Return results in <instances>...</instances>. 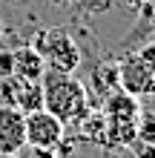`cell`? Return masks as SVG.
Returning a JSON list of instances; mask_svg holds the SVG:
<instances>
[{
    "instance_id": "cell-11",
    "label": "cell",
    "mask_w": 155,
    "mask_h": 158,
    "mask_svg": "<svg viewBox=\"0 0 155 158\" xmlns=\"http://www.w3.org/2000/svg\"><path fill=\"white\" fill-rule=\"evenodd\" d=\"M135 158H155V144H141V141H138Z\"/></svg>"
},
{
    "instance_id": "cell-1",
    "label": "cell",
    "mask_w": 155,
    "mask_h": 158,
    "mask_svg": "<svg viewBox=\"0 0 155 158\" xmlns=\"http://www.w3.org/2000/svg\"><path fill=\"white\" fill-rule=\"evenodd\" d=\"M40 89H43V109H49L63 124H75L89 115V89L80 78L46 69L40 78Z\"/></svg>"
},
{
    "instance_id": "cell-2",
    "label": "cell",
    "mask_w": 155,
    "mask_h": 158,
    "mask_svg": "<svg viewBox=\"0 0 155 158\" xmlns=\"http://www.w3.org/2000/svg\"><path fill=\"white\" fill-rule=\"evenodd\" d=\"M32 46L40 52L43 63L49 72H66L75 75L80 66V46L75 43V38L63 29V26H49L40 35H35Z\"/></svg>"
},
{
    "instance_id": "cell-5",
    "label": "cell",
    "mask_w": 155,
    "mask_h": 158,
    "mask_svg": "<svg viewBox=\"0 0 155 158\" xmlns=\"http://www.w3.org/2000/svg\"><path fill=\"white\" fill-rule=\"evenodd\" d=\"M118 86L135 98H149V78H147V69H144L138 52H129L118 63Z\"/></svg>"
},
{
    "instance_id": "cell-9",
    "label": "cell",
    "mask_w": 155,
    "mask_h": 158,
    "mask_svg": "<svg viewBox=\"0 0 155 158\" xmlns=\"http://www.w3.org/2000/svg\"><path fill=\"white\" fill-rule=\"evenodd\" d=\"M138 141L141 144H155V112H141L138 115Z\"/></svg>"
},
{
    "instance_id": "cell-3",
    "label": "cell",
    "mask_w": 155,
    "mask_h": 158,
    "mask_svg": "<svg viewBox=\"0 0 155 158\" xmlns=\"http://www.w3.org/2000/svg\"><path fill=\"white\" fill-rule=\"evenodd\" d=\"M63 135H66V124L60 118H55L49 109H32L26 112V147H32L35 152H52L58 150Z\"/></svg>"
},
{
    "instance_id": "cell-7",
    "label": "cell",
    "mask_w": 155,
    "mask_h": 158,
    "mask_svg": "<svg viewBox=\"0 0 155 158\" xmlns=\"http://www.w3.org/2000/svg\"><path fill=\"white\" fill-rule=\"evenodd\" d=\"M78 124H80V135H84L89 144H98V147L106 144V118H104V112H95V115L89 112L86 118H80Z\"/></svg>"
},
{
    "instance_id": "cell-12",
    "label": "cell",
    "mask_w": 155,
    "mask_h": 158,
    "mask_svg": "<svg viewBox=\"0 0 155 158\" xmlns=\"http://www.w3.org/2000/svg\"><path fill=\"white\" fill-rule=\"evenodd\" d=\"M132 6H149V0H129Z\"/></svg>"
},
{
    "instance_id": "cell-8",
    "label": "cell",
    "mask_w": 155,
    "mask_h": 158,
    "mask_svg": "<svg viewBox=\"0 0 155 158\" xmlns=\"http://www.w3.org/2000/svg\"><path fill=\"white\" fill-rule=\"evenodd\" d=\"M138 58H141L144 69H147V78H149V98H155V40H149V43L141 46Z\"/></svg>"
},
{
    "instance_id": "cell-10",
    "label": "cell",
    "mask_w": 155,
    "mask_h": 158,
    "mask_svg": "<svg viewBox=\"0 0 155 158\" xmlns=\"http://www.w3.org/2000/svg\"><path fill=\"white\" fill-rule=\"evenodd\" d=\"M14 75V58L9 49H0V78H9Z\"/></svg>"
},
{
    "instance_id": "cell-4",
    "label": "cell",
    "mask_w": 155,
    "mask_h": 158,
    "mask_svg": "<svg viewBox=\"0 0 155 158\" xmlns=\"http://www.w3.org/2000/svg\"><path fill=\"white\" fill-rule=\"evenodd\" d=\"M26 147V115L12 104H0V155L20 152Z\"/></svg>"
},
{
    "instance_id": "cell-6",
    "label": "cell",
    "mask_w": 155,
    "mask_h": 158,
    "mask_svg": "<svg viewBox=\"0 0 155 158\" xmlns=\"http://www.w3.org/2000/svg\"><path fill=\"white\" fill-rule=\"evenodd\" d=\"M12 58H14V75L23 81H40L46 72V63L35 46H20L12 52Z\"/></svg>"
}]
</instances>
